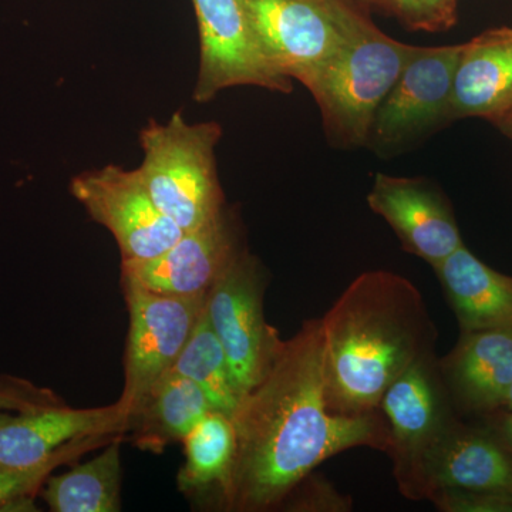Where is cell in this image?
<instances>
[{"label": "cell", "mask_w": 512, "mask_h": 512, "mask_svg": "<svg viewBox=\"0 0 512 512\" xmlns=\"http://www.w3.org/2000/svg\"><path fill=\"white\" fill-rule=\"evenodd\" d=\"M237 437L222 505L234 512L276 510L323 461L357 447L390 454L386 417L329 409L320 319L306 320L231 414Z\"/></svg>", "instance_id": "obj_1"}, {"label": "cell", "mask_w": 512, "mask_h": 512, "mask_svg": "<svg viewBox=\"0 0 512 512\" xmlns=\"http://www.w3.org/2000/svg\"><path fill=\"white\" fill-rule=\"evenodd\" d=\"M326 399L336 414L377 412L384 393L421 357L437 332L423 295L394 272H363L320 318Z\"/></svg>", "instance_id": "obj_2"}, {"label": "cell", "mask_w": 512, "mask_h": 512, "mask_svg": "<svg viewBox=\"0 0 512 512\" xmlns=\"http://www.w3.org/2000/svg\"><path fill=\"white\" fill-rule=\"evenodd\" d=\"M222 127L190 124L183 111L167 123L151 120L138 134L143 161L138 177L154 204L183 232L195 231L227 210L217 167Z\"/></svg>", "instance_id": "obj_3"}, {"label": "cell", "mask_w": 512, "mask_h": 512, "mask_svg": "<svg viewBox=\"0 0 512 512\" xmlns=\"http://www.w3.org/2000/svg\"><path fill=\"white\" fill-rule=\"evenodd\" d=\"M414 46L384 35L369 16L306 89L322 116L330 143L343 148L367 146L376 111L399 79Z\"/></svg>", "instance_id": "obj_4"}, {"label": "cell", "mask_w": 512, "mask_h": 512, "mask_svg": "<svg viewBox=\"0 0 512 512\" xmlns=\"http://www.w3.org/2000/svg\"><path fill=\"white\" fill-rule=\"evenodd\" d=\"M272 69L308 86L345 46L365 9L348 0H239Z\"/></svg>", "instance_id": "obj_5"}, {"label": "cell", "mask_w": 512, "mask_h": 512, "mask_svg": "<svg viewBox=\"0 0 512 512\" xmlns=\"http://www.w3.org/2000/svg\"><path fill=\"white\" fill-rule=\"evenodd\" d=\"M264 266L247 248L207 296V315L227 355L241 397L264 379L284 339L265 318Z\"/></svg>", "instance_id": "obj_6"}, {"label": "cell", "mask_w": 512, "mask_h": 512, "mask_svg": "<svg viewBox=\"0 0 512 512\" xmlns=\"http://www.w3.org/2000/svg\"><path fill=\"white\" fill-rule=\"evenodd\" d=\"M128 335L120 409L128 421L153 384L173 367L207 305V296H173L124 284Z\"/></svg>", "instance_id": "obj_7"}, {"label": "cell", "mask_w": 512, "mask_h": 512, "mask_svg": "<svg viewBox=\"0 0 512 512\" xmlns=\"http://www.w3.org/2000/svg\"><path fill=\"white\" fill-rule=\"evenodd\" d=\"M461 45L414 46L399 79L376 111L367 146L389 154L451 123Z\"/></svg>", "instance_id": "obj_8"}, {"label": "cell", "mask_w": 512, "mask_h": 512, "mask_svg": "<svg viewBox=\"0 0 512 512\" xmlns=\"http://www.w3.org/2000/svg\"><path fill=\"white\" fill-rule=\"evenodd\" d=\"M70 192L116 239L121 261L154 258L183 237V229L151 200L136 170L109 164L84 171L72 178Z\"/></svg>", "instance_id": "obj_9"}, {"label": "cell", "mask_w": 512, "mask_h": 512, "mask_svg": "<svg viewBox=\"0 0 512 512\" xmlns=\"http://www.w3.org/2000/svg\"><path fill=\"white\" fill-rule=\"evenodd\" d=\"M450 402L434 353L413 363L380 402L392 437L389 456L393 458L394 477L410 500H419L424 456L456 419Z\"/></svg>", "instance_id": "obj_10"}, {"label": "cell", "mask_w": 512, "mask_h": 512, "mask_svg": "<svg viewBox=\"0 0 512 512\" xmlns=\"http://www.w3.org/2000/svg\"><path fill=\"white\" fill-rule=\"evenodd\" d=\"M200 35V69L192 99L208 103L238 86L289 94L293 82L269 66L239 0H192Z\"/></svg>", "instance_id": "obj_11"}, {"label": "cell", "mask_w": 512, "mask_h": 512, "mask_svg": "<svg viewBox=\"0 0 512 512\" xmlns=\"http://www.w3.org/2000/svg\"><path fill=\"white\" fill-rule=\"evenodd\" d=\"M237 222L228 210L205 227L184 232L163 254L121 261V282L173 296H208L244 251Z\"/></svg>", "instance_id": "obj_12"}, {"label": "cell", "mask_w": 512, "mask_h": 512, "mask_svg": "<svg viewBox=\"0 0 512 512\" xmlns=\"http://www.w3.org/2000/svg\"><path fill=\"white\" fill-rule=\"evenodd\" d=\"M367 204L390 225L404 251L431 268L464 247L450 201L426 178L377 173Z\"/></svg>", "instance_id": "obj_13"}, {"label": "cell", "mask_w": 512, "mask_h": 512, "mask_svg": "<svg viewBox=\"0 0 512 512\" xmlns=\"http://www.w3.org/2000/svg\"><path fill=\"white\" fill-rule=\"evenodd\" d=\"M128 421L119 403L93 409L60 406L0 410V467H25L45 460L77 437L124 436Z\"/></svg>", "instance_id": "obj_14"}, {"label": "cell", "mask_w": 512, "mask_h": 512, "mask_svg": "<svg viewBox=\"0 0 512 512\" xmlns=\"http://www.w3.org/2000/svg\"><path fill=\"white\" fill-rule=\"evenodd\" d=\"M437 488H464L512 497V451L484 431L456 419L424 456L419 500Z\"/></svg>", "instance_id": "obj_15"}, {"label": "cell", "mask_w": 512, "mask_h": 512, "mask_svg": "<svg viewBox=\"0 0 512 512\" xmlns=\"http://www.w3.org/2000/svg\"><path fill=\"white\" fill-rule=\"evenodd\" d=\"M448 397L460 409H504L512 384V328L461 332L454 349L439 360Z\"/></svg>", "instance_id": "obj_16"}, {"label": "cell", "mask_w": 512, "mask_h": 512, "mask_svg": "<svg viewBox=\"0 0 512 512\" xmlns=\"http://www.w3.org/2000/svg\"><path fill=\"white\" fill-rule=\"evenodd\" d=\"M512 107V28L485 30L461 45L451 121L484 119L495 123Z\"/></svg>", "instance_id": "obj_17"}, {"label": "cell", "mask_w": 512, "mask_h": 512, "mask_svg": "<svg viewBox=\"0 0 512 512\" xmlns=\"http://www.w3.org/2000/svg\"><path fill=\"white\" fill-rule=\"evenodd\" d=\"M433 269L461 332L512 328V276L495 271L466 247Z\"/></svg>", "instance_id": "obj_18"}, {"label": "cell", "mask_w": 512, "mask_h": 512, "mask_svg": "<svg viewBox=\"0 0 512 512\" xmlns=\"http://www.w3.org/2000/svg\"><path fill=\"white\" fill-rule=\"evenodd\" d=\"M211 410L210 399L197 383L168 370L148 390L128 433L140 450L160 454L175 441H183Z\"/></svg>", "instance_id": "obj_19"}, {"label": "cell", "mask_w": 512, "mask_h": 512, "mask_svg": "<svg viewBox=\"0 0 512 512\" xmlns=\"http://www.w3.org/2000/svg\"><path fill=\"white\" fill-rule=\"evenodd\" d=\"M121 441L117 436L99 456L47 478L40 494L53 512H119L121 510Z\"/></svg>", "instance_id": "obj_20"}, {"label": "cell", "mask_w": 512, "mask_h": 512, "mask_svg": "<svg viewBox=\"0 0 512 512\" xmlns=\"http://www.w3.org/2000/svg\"><path fill=\"white\" fill-rule=\"evenodd\" d=\"M184 466L178 474V487L185 494L227 487L234 466L237 437L231 416L211 410L184 437Z\"/></svg>", "instance_id": "obj_21"}, {"label": "cell", "mask_w": 512, "mask_h": 512, "mask_svg": "<svg viewBox=\"0 0 512 512\" xmlns=\"http://www.w3.org/2000/svg\"><path fill=\"white\" fill-rule=\"evenodd\" d=\"M170 370L197 383L207 394L212 407L228 416L241 402L227 355L208 319L207 305Z\"/></svg>", "instance_id": "obj_22"}, {"label": "cell", "mask_w": 512, "mask_h": 512, "mask_svg": "<svg viewBox=\"0 0 512 512\" xmlns=\"http://www.w3.org/2000/svg\"><path fill=\"white\" fill-rule=\"evenodd\" d=\"M116 437L104 434L77 437L57 448L55 453L39 463L25 467H0V511H6L15 501L35 497L57 468L77 460L89 453V450L107 446Z\"/></svg>", "instance_id": "obj_23"}, {"label": "cell", "mask_w": 512, "mask_h": 512, "mask_svg": "<svg viewBox=\"0 0 512 512\" xmlns=\"http://www.w3.org/2000/svg\"><path fill=\"white\" fill-rule=\"evenodd\" d=\"M458 0H390V16L414 32H444L456 26Z\"/></svg>", "instance_id": "obj_24"}, {"label": "cell", "mask_w": 512, "mask_h": 512, "mask_svg": "<svg viewBox=\"0 0 512 512\" xmlns=\"http://www.w3.org/2000/svg\"><path fill=\"white\" fill-rule=\"evenodd\" d=\"M429 500L446 512H512L510 495L464 488H437Z\"/></svg>", "instance_id": "obj_25"}, {"label": "cell", "mask_w": 512, "mask_h": 512, "mask_svg": "<svg viewBox=\"0 0 512 512\" xmlns=\"http://www.w3.org/2000/svg\"><path fill=\"white\" fill-rule=\"evenodd\" d=\"M60 404H64L63 400L53 390L22 377L0 375V410L26 412Z\"/></svg>", "instance_id": "obj_26"}, {"label": "cell", "mask_w": 512, "mask_h": 512, "mask_svg": "<svg viewBox=\"0 0 512 512\" xmlns=\"http://www.w3.org/2000/svg\"><path fill=\"white\" fill-rule=\"evenodd\" d=\"M362 9H377L390 16V0H348Z\"/></svg>", "instance_id": "obj_27"}, {"label": "cell", "mask_w": 512, "mask_h": 512, "mask_svg": "<svg viewBox=\"0 0 512 512\" xmlns=\"http://www.w3.org/2000/svg\"><path fill=\"white\" fill-rule=\"evenodd\" d=\"M494 126L505 136L512 138V107L500 120L495 121Z\"/></svg>", "instance_id": "obj_28"}, {"label": "cell", "mask_w": 512, "mask_h": 512, "mask_svg": "<svg viewBox=\"0 0 512 512\" xmlns=\"http://www.w3.org/2000/svg\"><path fill=\"white\" fill-rule=\"evenodd\" d=\"M504 409H507L508 412H512V384L510 387V392L507 394V399H505Z\"/></svg>", "instance_id": "obj_29"}, {"label": "cell", "mask_w": 512, "mask_h": 512, "mask_svg": "<svg viewBox=\"0 0 512 512\" xmlns=\"http://www.w3.org/2000/svg\"><path fill=\"white\" fill-rule=\"evenodd\" d=\"M510 417H508V420H507V431H508V436H510V440H511V443H512V412H510Z\"/></svg>", "instance_id": "obj_30"}]
</instances>
